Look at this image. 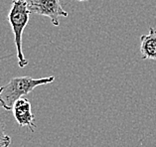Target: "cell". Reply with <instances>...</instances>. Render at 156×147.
<instances>
[{
	"label": "cell",
	"mask_w": 156,
	"mask_h": 147,
	"mask_svg": "<svg viewBox=\"0 0 156 147\" xmlns=\"http://www.w3.org/2000/svg\"><path fill=\"white\" fill-rule=\"evenodd\" d=\"M78 1H89V0H78Z\"/></svg>",
	"instance_id": "7"
},
{
	"label": "cell",
	"mask_w": 156,
	"mask_h": 147,
	"mask_svg": "<svg viewBox=\"0 0 156 147\" xmlns=\"http://www.w3.org/2000/svg\"><path fill=\"white\" fill-rule=\"evenodd\" d=\"M55 77L33 79L31 77L12 78L6 85L0 86V105L5 110H12L15 103L31 93L37 86L51 84Z\"/></svg>",
	"instance_id": "1"
},
{
	"label": "cell",
	"mask_w": 156,
	"mask_h": 147,
	"mask_svg": "<svg viewBox=\"0 0 156 147\" xmlns=\"http://www.w3.org/2000/svg\"><path fill=\"white\" fill-rule=\"evenodd\" d=\"M12 110L19 126H27L31 132L35 131V116L32 112L31 103L27 99L22 97V99L18 100L15 103Z\"/></svg>",
	"instance_id": "4"
},
{
	"label": "cell",
	"mask_w": 156,
	"mask_h": 147,
	"mask_svg": "<svg viewBox=\"0 0 156 147\" xmlns=\"http://www.w3.org/2000/svg\"><path fill=\"white\" fill-rule=\"evenodd\" d=\"M28 8L30 13L49 17L54 26L60 25L61 17H68L60 0H29Z\"/></svg>",
	"instance_id": "3"
},
{
	"label": "cell",
	"mask_w": 156,
	"mask_h": 147,
	"mask_svg": "<svg viewBox=\"0 0 156 147\" xmlns=\"http://www.w3.org/2000/svg\"><path fill=\"white\" fill-rule=\"evenodd\" d=\"M11 141L10 136L5 133V124L0 119V147H9Z\"/></svg>",
	"instance_id": "6"
},
{
	"label": "cell",
	"mask_w": 156,
	"mask_h": 147,
	"mask_svg": "<svg viewBox=\"0 0 156 147\" xmlns=\"http://www.w3.org/2000/svg\"><path fill=\"white\" fill-rule=\"evenodd\" d=\"M28 0H12V5L8 14V21L14 33L18 65L20 68H25L28 65V61L25 59L22 49V35L31 14L28 8Z\"/></svg>",
	"instance_id": "2"
},
{
	"label": "cell",
	"mask_w": 156,
	"mask_h": 147,
	"mask_svg": "<svg viewBox=\"0 0 156 147\" xmlns=\"http://www.w3.org/2000/svg\"><path fill=\"white\" fill-rule=\"evenodd\" d=\"M140 53L143 60L156 61V29L149 28V34L140 37Z\"/></svg>",
	"instance_id": "5"
}]
</instances>
